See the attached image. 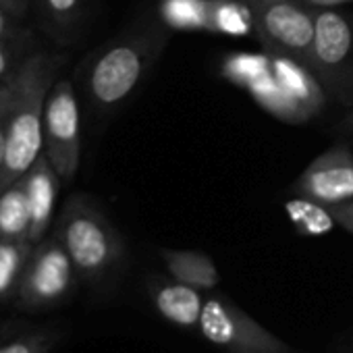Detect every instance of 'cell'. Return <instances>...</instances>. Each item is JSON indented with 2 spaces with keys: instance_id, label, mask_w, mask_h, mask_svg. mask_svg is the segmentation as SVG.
Here are the masks:
<instances>
[{
  "instance_id": "4316f807",
  "label": "cell",
  "mask_w": 353,
  "mask_h": 353,
  "mask_svg": "<svg viewBox=\"0 0 353 353\" xmlns=\"http://www.w3.org/2000/svg\"><path fill=\"white\" fill-rule=\"evenodd\" d=\"M11 71H9V59H7V52H5V42H0V77L9 75Z\"/></svg>"
},
{
  "instance_id": "ba28073f",
  "label": "cell",
  "mask_w": 353,
  "mask_h": 353,
  "mask_svg": "<svg viewBox=\"0 0 353 353\" xmlns=\"http://www.w3.org/2000/svg\"><path fill=\"white\" fill-rule=\"evenodd\" d=\"M198 326L212 345L229 353H287L283 341L219 295L206 297Z\"/></svg>"
},
{
  "instance_id": "9c48e42d",
  "label": "cell",
  "mask_w": 353,
  "mask_h": 353,
  "mask_svg": "<svg viewBox=\"0 0 353 353\" xmlns=\"http://www.w3.org/2000/svg\"><path fill=\"white\" fill-rule=\"evenodd\" d=\"M291 192L324 206L353 200V152L349 143L339 141L316 156L295 179Z\"/></svg>"
},
{
  "instance_id": "7402d4cb",
  "label": "cell",
  "mask_w": 353,
  "mask_h": 353,
  "mask_svg": "<svg viewBox=\"0 0 353 353\" xmlns=\"http://www.w3.org/2000/svg\"><path fill=\"white\" fill-rule=\"evenodd\" d=\"M57 341H59L57 330L26 332L5 345H0V353H50Z\"/></svg>"
},
{
  "instance_id": "83f0119b",
  "label": "cell",
  "mask_w": 353,
  "mask_h": 353,
  "mask_svg": "<svg viewBox=\"0 0 353 353\" xmlns=\"http://www.w3.org/2000/svg\"><path fill=\"white\" fill-rule=\"evenodd\" d=\"M9 90H11V73L0 77V104L5 102V98L9 96Z\"/></svg>"
},
{
  "instance_id": "ac0fdd59",
  "label": "cell",
  "mask_w": 353,
  "mask_h": 353,
  "mask_svg": "<svg viewBox=\"0 0 353 353\" xmlns=\"http://www.w3.org/2000/svg\"><path fill=\"white\" fill-rule=\"evenodd\" d=\"M32 250L30 239L0 241V303L15 301Z\"/></svg>"
},
{
  "instance_id": "9a60e30c",
  "label": "cell",
  "mask_w": 353,
  "mask_h": 353,
  "mask_svg": "<svg viewBox=\"0 0 353 353\" xmlns=\"http://www.w3.org/2000/svg\"><path fill=\"white\" fill-rule=\"evenodd\" d=\"M208 34L245 38L256 34L248 0H208Z\"/></svg>"
},
{
  "instance_id": "484cf974",
  "label": "cell",
  "mask_w": 353,
  "mask_h": 353,
  "mask_svg": "<svg viewBox=\"0 0 353 353\" xmlns=\"http://www.w3.org/2000/svg\"><path fill=\"white\" fill-rule=\"evenodd\" d=\"M9 13L0 7V42H9L13 38V28L9 26Z\"/></svg>"
},
{
  "instance_id": "5b68a950",
  "label": "cell",
  "mask_w": 353,
  "mask_h": 353,
  "mask_svg": "<svg viewBox=\"0 0 353 353\" xmlns=\"http://www.w3.org/2000/svg\"><path fill=\"white\" fill-rule=\"evenodd\" d=\"M75 276L77 270L59 237L54 233L46 235L34 243L13 303L30 312L54 307L71 295Z\"/></svg>"
},
{
  "instance_id": "d6986e66",
  "label": "cell",
  "mask_w": 353,
  "mask_h": 353,
  "mask_svg": "<svg viewBox=\"0 0 353 353\" xmlns=\"http://www.w3.org/2000/svg\"><path fill=\"white\" fill-rule=\"evenodd\" d=\"M285 212L293 227L307 237H322L330 233L336 225L330 206H324L303 196H295L293 200L285 202Z\"/></svg>"
},
{
  "instance_id": "e0dca14e",
  "label": "cell",
  "mask_w": 353,
  "mask_h": 353,
  "mask_svg": "<svg viewBox=\"0 0 353 353\" xmlns=\"http://www.w3.org/2000/svg\"><path fill=\"white\" fill-rule=\"evenodd\" d=\"M36 3L38 15L44 28L61 42H69L77 32L85 0H32Z\"/></svg>"
},
{
  "instance_id": "8992f818",
  "label": "cell",
  "mask_w": 353,
  "mask_h": 353,
  "mask_svg": "<svg viewBox=\"0 0 353 353\" xmlns=\"http://www.w3.org/2000/svg\"><path fill=\"white\" fill-rule=\"evenodd\" d=\"M314 73L341 104H353V17L334 11L316 15Z\"/></svg>"
},
{
  "instance_id": "f1b7e54d",
  "label": "cell",
  "mask_w": 353,
  "mask_h": 353,
  "mask_svg": "<svg viewBox=\"0 0 353 353\" xmlns=\"http://www.w3.org/2000/svg\"><path fill=\"white\" fill-rule=\"evenodd\" d=\"M310 3H314L318 7H336V5L347 3V0H310Z\"/></svg>"
},
{
  "instance_id": "7c38bea8",
  "label": "cell",
  "mask_w": 353,
  "mask_h": 353,
  "mask_svg": "<svg viewBox=\"0 0 353 353\" xmlns=\"http://www.w3.org/2000/svg\"><path fill=\"white\" fill-rule=\"evenodd\" d=\"M204 301L206 299L202 297L200 289H194L179 281L156 287L154 291V305L160 312V316L176 326H185V328L200 324Z\"/></svg>"
},
{
  "instance_id": "3957f363",
  "label": "cell",
  "mask_w": 353,
  "mask_h": 353,
  "mask_svg": "<svg viewBox=\"0 0 353 353\" xmlns=\"http://www.w3.org/2000/svg\"><path fill=\"white\" fill-rule=\"evenodd\" d=\"M54 235L67 250L79 276L96 281L117 266L123 243L112 223L83 196L67 200Z\"/></svg>"
},
{
  "instance_id": "44dd1931",
  "label": "cell",
  "mask_w": 353,
  "mask_h": 353,
  "mask_svg": "<svg viewBox=\"0 0 353 353\" xmlns=\"http://www.w3.org/2000/svg\"><path fill=\"white\" fill-rule=\"evenodd\" d=\"M270 69H272V63L266 50L264 52H233L221 63L219 73L227 81L235 83L237 88L248 90L262 75L270 73Z\"/></svg>"
},
{
  "instance_id": "4fadbf2b",
  "label": "cell",
  "mask_w": 353,
  "mask_h": 353,
  "mask_svg": "<svg viewBox=\"0 0 353 353\" xmlns=\"http://www.w3.org/2000/svg\"><path fill=\"white\" fill-rule=\"evenodd\" d=\"M160 258L172 276V281H179L200 291H210L221 283V274L216 264L210 256L196 252V250H162Z\"/></svg>"
},
{
  "instance_id": "cb8c5ba5",
  "label": "cell",
  "mask_w": 353,
  "mask_h": 353,
  "mask_svg": "<svg viewBox=\"0 0 353 353\" xmlns=\"http://www.w3.org/2000/svg\"><path fill=\"white\" fill-rule=\"evenodd\" d=\"M9 98H11V90H9V96L5 98V102L0 104V170H3L5 154H7V106H9Z\"/></svg>"
},
{
  "instance_id": "2e32d148",
  "label": "cell",
  "mask_w": 353,
  "mask_h": 353,
  "mask_svg": "<svg viewBox=\"0 0 353 353\" xmlns=\"http://www.w3.org/2000/svg\"><path fill=\"white\" fill-rule=\"evenodd\" d=\"M248 92L266 112H270L279 121H285V123H291V125H299V123L310 121V117L281 88V83L272 75V69H270V73H266L258 81H254L248 88Z\"/></svg>"
},
{
  "instance_id": "603a6c76",
  "label": "cell",
  "mask_w": 353,
  "mask_h": 353,
  "mask_svg": "<svg viewBox=\"0 0 353 353\" xmlns=\"http://www.w3.org/2000/svg\"><path fill=\"white\" fill-rule=\"evenodd\" d=\"M330 212H332L336 225L353 235V200L336 204V206H330Z\"/></svg>"
},
{
  "instance_id": "52a82bcc",
  "label": "cell",
  "mask_w": 353,
  "mask_h": 353,
  "mask_svg": "<svg viewBox=\"0 0 353 353\" xmlns=\"http://www.w3.org/2000/svg\"><path fill=\"white\" fill-rule=\"evenodd\" d=\"M44 154L63 181H73L81 160V119L71 81L57 79L44 106Z\"/></svg>"
},
{
  "instance_id": "7a4b0ae2",
  "label": "cell",
  "mask_w": 353,
  "mask_h": 353,
  "mask_svg": "<svg viewBox=\"0 0 353 353\" xmlns=\"http://www.w3.org/2000/svg\"><path fill=\"white\" fill-rule=\"evenodd\" d=\"M168 42V28L160 19H148L106 44L85 73L90 102L100 112H110L127 102L154 69Z\"/></svg>"
},
{
  "instance_id": "f546056e",
  "label": "cell",
  "mask_w": 353,
  "mask_h": 353,
  "mask_svg": "<svg viewBox=\"0 0 353 353\" xmlns=\"http://www.w3.org/2000/svg\"><path fill=\"white\" fill-rule=\"evenodd\" d=\"M345 127H347V129H349V131H353V114H351V117H347V119H345Z\"/></svg>"
},
{
  "instance_id": "d4e9b609",
  "label": "cell",
  "mask_w": 353,
  "mask_h": 353,
  "mask_svg": "<svg viewBox=\"0 0 353 353\" xmlns=\"http://www.w3.org/2000/svg\"><path fill=\"white\" fill-rule=\"evenodd\" d=\"M30 5H32V0H0V7L15 19H23Z\"/></svg>"
},
{
  "instance_id": "6da1fadb",
  "label": "cell",
  "mask_w": 353,
  "mask_h": 353,
  "mask_svg": "<svg viewBox=\"0 0 353 353\" xmlns=\"http://www.w3.org/2000/svg\"><path fill=\"white\" fill-rule=\"evenodd\" d=\"M61 65L63 57L36 52L11 71L7 154L0 170V190L21 179L44 152V106Z\"/></svg>"
},
{
  "instance_id": "8fae6325",
  "label": "cell",
  "mask_w": 353,
  "mask_h": 353,
  "mask_svg": "<svg viewBox=\"0 0 353 353\" xmlns=\"http://www.w3.org/2000/svg\"><path fill=\"white\" fill-rule=\"evenodd\" d=\"M268 54L272 63V75L276 77L281 88L287 92V96L310 119L316 117L324 108V102H326V90L322 88L316 73L291 57L276 54V52H268Z\"/></svg>"
},
{
  "instance_id": "277c9868",
  "label": "cell",
  "mask_w": 353,
  "mask_h": 353,
  "mask_svg": "<svg viewBox=\"0 0 353 353\" xmlns=\"http://www.w3.org/2000/svg\"><path fill=\"white\" fill-rule=\"evenodd\" d=\"M256 38L266 52L291 57L314 71L316 15L291 0H248Z\"/></svg>"
},
{
  "instance_id": "ffe728a7",
  "label": "cell",
  "mask_w": 353,
  "mask_h": 353,
  "mask_svg": "<svg viewBox=\"0 0 353 353\" xmlns=\"http://www.w3.org/2000/svg\"><path fill=\"white\" fill-rule=\"evenodd\" d=\"M158 15L168 30L208 32V0H162Z\"/></svg>"
},
{
  "instance_id": "30bf717a",
  "label": "cell",
  "mask_w": 353,
  "mask_h": 353,
  "mask_svg": "<svg viewBox=\"0 0 353 353\" xmlns=\"http://www.w3.org/2000/svg\"><path fill=\"white\" fill-rule=\"evenodd\" d=\"M23 181L28 190L30 214H32L30 241L38 243L48 235V229L52 225L57 196H59V188L63 179L50 164L48 156L42 152L38 160L32 164V168L23 174Z\"/></svg>"
},
{
  "instance_id": "5bb4252c",
  "label": "cell",
  "mask_w": 353,
  "mask_h": 353,
  "mask_svg": "<svg viewBox=\"0 0 353 353\" xmlns=\"http://www.w3.org/2000/svg\"><path fill=\"white\" fill-rule=\"evenodd\" d=\"M32 214L23 176L0 190V241L30 239Z\"/></svg>"
}]
</instances>
